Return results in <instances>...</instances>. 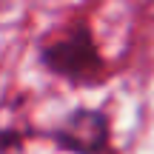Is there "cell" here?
<instances>
[{
    "label": "cell",
    "instance_id": "cell-1",
    "mask_svg": "<svg viewBox=\"0 0 154 154\" xmlns=\"http://www.w3.org/2000/svg\"><path fill=\"white\" fill-rule=\"evenodd\" d=\"M40 63L46 72L69 83H91L106 74V60L97 49V40L88 23H74L63 37L51 40L40 49Z\"/></svg>",
    "mask_w": 154,
    "mask_h": 154
},
{
    "label": "cell",
    "instance_id": "cell-2",
    "mask_svg": "<svg viewBox=\"0 0 154 154\" xmlns=\"http://www.w3.org/2000/svg\"><path fill=\"white\" fill-rule=\"evenodd\" d=\"M57 149L69 154H109L111 149V120L100 109H74L57 128L46 131Z\"/></svg>",
    "mask_w": 154,
    "mask_h": 154
},
{
    "label": "cell",
    "instance_id": "cell-3",
    "mask_svg": "<svg viewBox=\"0 0 154 154\" xmlns=\"http://www.w3.org/2000/svg\"><path fill=\"white\" fill-rule=\"evenodd\" d=\"M23 140H26V134L23 131H0V154H17L23 151Z\"/></svg>",
    "mask_w": 154,
    "mask_h": 154
}]
</instances>
